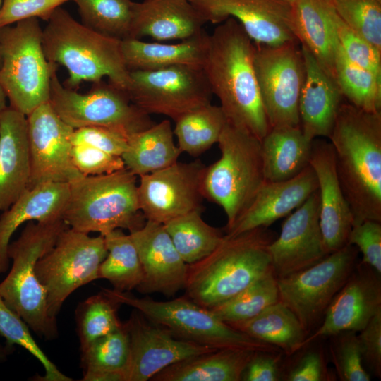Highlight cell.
<instances>
[{"instance_id":"cell-1","label":"cell","mask_w":381,"mask_h":381,"mask_svg":"<svg viewBox=\"0 0 381 381\" xmlns=\"http://www.w3.org/2000/svg\"><path fill=\"white\" fill-rule=\"evenodd\" d=\"M254 51L241 24L229 18L209 35L202 68L226 121L261 141L270 127L257 83Z\"/></svg>"},{"instance_id":"cell-2","label":"cell","mask_w":381,"mask_h":381,"mask_svg":"<svg viewBox=\"0 0 381 381\" xmlns=\"http://www.w3.org/2000/svg\"><path fill=\"white\" fill-rule=\"evenodd\" d=\"M328 138L353 226L381 222V111L342 102Z\"/></svg>"},{"instance_id":"cell-3","label":"cell","mask_w":381,"mask_h":381,"mask_svg":"<svg viewBox=\"0 0 381 381\" xmlns=\"http://www.w3.org/2000/svg\"><path fill=\"white\" fill-rule=\"evenodd\" d=\"M275 238L267 227L224 235L210 254L187 264L186 296L209 309L234 297L272 272L268 246Z\"/></svg>"},{"instance_id":"cell-4","label":"cell","mask_w":381,"mask_h":381,"mask_svg":"<svg viewBox=\"0 0 381 381\" xmlns=\"http://www.w3.org/2000/svg\"><path fill=\"white\" fill-rule=\"evenodd\" d=\"M121 41L80 23L61 7L52 13L42 36L47 61L67 69L65 87L75 90L85 81L95 83L108 77L110 83L127 91L130 71Z\"/></svg>"},{"instance_id":"cell-5","label":"cell","mask_w":381,"mask_h":381,"mask_svg":"<svg viewBox=\"0 0 381 381\" xmlns=\"http://www.w3.org/2000/svg\"><path fill=\"white\" fill-rule=\"evenodd\" d=\"M136 176L124 168L73 180L61 219L75 231L103 236L117 229H140L146 219L139 206Z\"/></svg>"},{"instance_id":"cell-6","label":"cell","mask_w":381,"mask_h":381,"mask_svg":"<svg viewBox=\"0 0 381 381\" xmlns=\"http://www.w3.org/2000/svg\"><path fill=\"white\" fill-rule=\"evenodd\" d=\"M67 227L62 219L27 222L20 236L8 246L7 255L13 262L0 283V296L6 304L46 339H56L58 329L56 319L48 313L46 292L37 277L35 265Z\"/></svg>"},{"instance_id":"cell-7","label":"cell","mask_w":381,"mask_h":381,"mask_svg":"<svg viewBox=\"0 0 381 381\" xmlns=\"http://www.w3.org/2000/svg\"><path fill=\"white\" fill-rule=\"evenodd\" d=\"M218 160L206 167L204 198L219 205L226 231L248 208L265 181L259 139L226 121L217 142Z\"/></svg>"},{"instance_id":"cell-8","label":"cell","mask_w":381,"mask_h":381,"mask_svg":"<svg viewBox=\"0 0 381 381\" xmlns=\"http://www.w3.org/2000/svg\"><path fill=\"white\" fill-rule=\"evenodd\" d=\"M37 18L0 28V85L10 107L26 116L49 101L50 83L58 65L47 61Z\"/></svg>"},{"instance_id":"cell-9","label":"cell","mask_w":381,"mask_h":381,"mask_svg":"<svg viewBox=\"0 0 381 381\" xmlns=\"http://www.w3.org/2000/svg\"><path fill=\"white\" fill-rule=\"evenodd\" d=\"M102 292L119 304L133 307L149 320L169 329L181 339L216 349H245L282 353L278 348L236 329L210 309L186 296L157 301L149 297H136L129 291L102 289Z\"/></svg>"},{"instance_id":"cell-10","label":"cell","mask_w":381,"mask_h":381,"mask_svg":"<svg viewBox=\"0 0 381 381\" xmlns=\"http://www.w3.org/2000/svg\"><path fill=\"white\" fill-rule=\"evenodd\" d=\"M56 70L51 78L49 103L73 128L103 127L128 138L155 124L149 114L131 102L126 92L109 82L95 83L89 92L81 94L64 86Z\"/></svg>"},{"instance_id":"cell-11","label":"cell","mask_w":381,"mask_h":381,"mask_svg":"<svg viewBox=\"0 0 381 381\" xmlns=\"http://www.w3.org/2000/svg\"><path fill=\"white\" fill-rule=\"evenodd\" d=\"M107 255L104 237H96L69 227L35 265L38 280L47 296L49 316L55 318L66 298L76 289L98 277Z\"/></svg>"},{"instance_id":"cell-12","label":"cell","mask_w":381,"mask_h":381,"mask_svg":"<svg viewBox=\"0 0 381 381\" xmlns=\"http://www.w3.org/2000/svg\"><path fill=\"white\" fill-rule=\"evenodd\" d=\"M358 250L347 244L315 265L277 279L279 301L297 317L309 334L356 267Z\"/></svg>"},{"instance_id":"cell-13","label":"cell","mask_w":381,"mask_h":381,"mask_svg":"<svg viewBox=\"0 0 381 381\" xmlns=\"http://www.w3.org/2000/svg\"><path fill=\"white\" fill-rule=\"evenodd\" d=\"M126 93L147 114H162L176 121L211 103L212 92L202 67L173 66L130 71Z\"/></svg>"},{"instance_id":"cell-14","label":"cell","mask_w":381,"mask_h":381,"mask_svg":"<svg viewBox=\"0 0 381 381\" xmlns=\"http://www.w3.org/2000/svg\"><path fill=\"white\" fill-rule=\"evenodd\" d=\"M253 64L270 127L300 126L298 103L305 69L297 42L255 44Z\"/></svg>"},{"instance_id":"cell-15","label":"cell","mask_w":381,"mask_h":381,"mask_svg":"<svg viewBox=\"0 0 381 381\" xmlns=\"http://www.w3.org/2000/svg\"><path fill=\"white\" fill-rule=\"evenodd\" d=\"M206 167L200 161L176 162L140 176L138 197L146 220L164 224L202 209V182Z\"/></svg>"},{"instance_id":"cell-16","label":"cell","mask_w":381,"mask_h":381,"mask_svg":"<svg viewBox=\"0 0 381 381\" xmlns=\"http://www.w3.org/2000/svg\"><path fill=\"white\" fill-rule=\"evenodd\" d=\"M26 117L30 159L28 188L47 182L69 183L82 176L71 155L74 128L56 114L49 101Z\"/></svg>"},{"instance_id":"cell-17","label":"cell","mask_w":381,"mask_h":381,"mask_svg":"<svg viewBox=\"0 0 381 381\" xmlns=\"http://www.w3.org/2000/svg\"><path fill=\"white\" fill-rule=\"evenodd\" d=\"M206 22L236 19L256 44L278 46L298 42L289 0H191Z\"/></svg>"},{"instance_id":"cell-18","label":"cell","mask_w":381,"mask_h":381,"mask_svg":"<svg viewBox=\"0 0 381 381\" xmlns=\"http://www.w3.org/2000/svg\"><path fill=\"white\" fill-rule=\"evenodd\" d=\"M124 327L130 340V361L125 381H147L165 368L215 350L176 337L135 310Z\"/></svg>"},{"instance_id":"cell-19","label":"cell","mask_w":381,"mask_h":381,"mask_svg":"<svg viewBox=\"0 0 381 381\" xmlns=\"http://www.w3.org/2000/svg\"><path fill=\"white\" fill-rule=\"evenodd\" d=\"M317 190L284 221L281 232L269 245L272 270L277 279L306 269L327 253L319 222Z\"/></svg>"},{"instance_id":"cell-20","label":"cell","mask_w":381,"mask_h":381,"mask_svg":"<svg viewBox=\"0 0 381 381\" xmlns=\"http://www.w3.org/2000/svg\"><path fill=\"white\" fill-rule=\"evenodd\" d=\"M380 275L361 262L327 307L322 323L306 337L303 348L318 339L342 332H360L381 310Z\"/></svg>"},{"instance_id":"cell-21","label":"cell","mask_w":381,"mask_h":381,"mask_svg":"<svg viewBox=\"0 0 381 381\" xmlns=\"http://www.w3.org/2000/svg\"><path fill=\"white\" fill-rule=\"evenodd\" d=\"M140 261L143 279L136 289L142 294L170 297L184 289L187 264L176 250L162 223L146 220L130 232Z\"/></svg>"},{"instance_id":"cell-22","label":"cell","mask_w":381,"mask_h":381,"mask_svg":"<svg viewBox=\"0 0 381 381\" xmlns=\"http://www.w3.org/2000/svg\"><path fill=\"white\" fill-rule=\"evenodd\" d=\"M318 181L319 222L327 254L348 244L353 215L340 185L330 142L315 139L309 162Z\"/></svg>"},{"instance_id":"cell-23","label":"cell","mask_w":381,"mask_h":381,"mask_svg":"<svg viewBox=\"0 0 381 381\" xmlns=\"http://www.w3.org/2000/svg\"><path fill=\"white\" fill-rule=\"evenodd\" d=\"M318 188L316 176L310 164L290 179L265 181L250 205L226 235L234 236L256 228H268L303 204Z\"/></svg>"},{"instance_id":"cell-24","label":"cell","mask_w":381,"mask_h":381,"mask_svg":"<svg viewBox=\"0 0 381 381\" xmlns=\"http://www.w3.org/2000/svg\"><path fill=\"white\" fill-rule=\"evenodd\" d=\"M305 77L298 111L304 135L313 141L329 138L341 104L343 95L335 80L310 51L301 45Z\"/></svg>"},{"instance_id":"cell-25","label":"cell","mask_w":381,"mask_h":381,"mask_svg":"<svg viewBox=\"0 0 381 381\" xmlns=\"http://www.w3.org/2000/svg\"><path fill=\"white\" fill-rule=\"evenodd\" d=\"M30 177L27 117L8 107L0 116V211L28 188Z\"/></svg>"},{"instance_id":"cell-26","label":"cell","mask_w":381,"mask_h":381,"mask_svg":"<svg viewBox=\"0 0 381 381\" xmlns=\"http://www.w3.org/2000/svg\"><path fill=\"white\" fill-rule=\"evenodd\" d=\"M205 23L188 0H144L135 2L129 38L183 40L200 33Z\"/></svg>"},{"instance_id":"cell-27","label":"cell","mask_w":381,"mask_h":381,"mask_svg":"<svg viewBox=\"0 0 381 381\" xmlns=\"http://www.w3.org/2000/svg\"><path fill=\"white\" fill-rule=\"evenodd\" d=\"M69 183L47 182L27 188L0 215V274L6 272L10 259L8 246L12 235L25 222H44L61 219L69 198Z\"/></svg>"},{"instance_id":"cell-28","label":"cell","mask_w":381,"mask_h":381,"mask_svg":"<svg viewBox=\"0 0 381 381\" xmlns=\"http://www.w3.org/2000/svg\"><path fill=\"white\" fill-rule=\"evenodd\" d=\"M292 8L294 32L298 42L334 78L339 42L332 0H295Z\"/></svg>"},{"instance_id":"cell-29","label":"cell","mask_w":381,"mask_h":381,"mask_svg":"<svg viewBox=\"0 0 381 381\" xmlns=\"http://www.w3.org/2000/svg\"><path fill=\"white\" fill-rule=\"evenodd\" d=\"M209 35H198L176 44L147 42L135 38L121 40V49L129 71L153 70L173 66L202 67Z\"/></svg>"},{"instance_id":"cell-30","label":"cell","mask_w":381,"mask_h":381,"mask_svg":"<svg viewBox=\"0 0 381 381\" xmlns=\"http://www.w3.org/2000/svg\"><path fill=\"white\" fill-rule=\"evenodd\" d=\"M245 349H221L172 364L152 381H239L255 353Z\"/></svg>"},{"instance_id":"cell-31","label":"cell","mask_w":381,"mask_h":381,"mask_svg":"<svg viewBox=\"0 0 381 381\" xmlns=\"http://www.w3.org/2000/svg\"><path fill=\"white\" fill-rule=\"evenodd\" d=\"M313 141L300 126L270 128L260 141L265 181H284L302 171L309 165Z\"/></svg>"},{"instance_id":"cell-32","label":"cell","mask_w":381,"mask_h":381,"mask_svg":"<svg viewBox=\"0 0 381 381\" xmlns=\"http://www.w3.org/2000/svg\"><path fill=\"white\" fill-rule=\"evenodd\" d=\"M127 140V148L121 157L125 167L138 176L172 165L182 153L174 141L168 119L131 134Z\"/></svg>"},{"instance_id":"cell-33","label":"cell","mask_w":381,"mask_h":381,"mask_svg":"<svg viewBox=\"0 0 381 381\" xmlns=\"http://www.w3.org/2000/svg\"><path fill=\"white\" fill-rule=\"evenodd\" d=\"M229 325L278 348L286 356L302 349L308 336L295 314L279 301L252 319Z\"/></svg>"},{"instance_id":"cell-34","label":"cell","mask_w":381,"mask_h":381,"mask_svg":"<svg viewBox=\"0 0 381 381\" xmlns=\"http://www.w3.org/2000/svg\"><path fill=\"white\" fill-rule=\"evenodd\" d=\"M104 237L107 255L99 265V279L108 280L116 291L136 289L143 282V273L130 234L117 229Z\"/></svg>"},{"instance_id":"cell-35","label":"cell","mask_w":381,"mask_h":381,"mask_svg":"<svg viewBox=\"0 0 381 381\" xmlns=\"http://www.w3.org/2000/svg\"><path fill=\"white\" fill-rule=\"evenodd\" d=\"M176 250L186 264L210 254L222 242L220 230L206 223L197 209L163 224Z\"/></svg>"},{"instance_id":"cell-36","label":"cell","mask_w":381,"mask_h":381,"mask_svg":"<svg viewBox=\"0 0 381 381\" xmlns=\"http://www.w3.org/2000/svg\"><path fill=\"white\" fill-rule=\"evenodd\" d=\"M226 123L220 106L210 103L189 111L175 121L177 146L181 152L198 157L217 143Z\"/></svg>"},{"instance_id":"cell-37","label":"cell","mask_w":381,"mask_h":381,"mask_svg":"<svg viewBox=\"0 0 381 381\" xmlns=\"http://www.w3.org/2000/svg\"><path fill=\"white\" fill-rule=\"evenodd\" d=\"M334 79L349 103L366 111H381V78L349 60L339 45Z\"/></svg>"},{"instance_id":"cell-38","label":"cell","mask_w":381,"mask_h":381,"mask_svg":"<svg viewBox=\"0 0 381 381\" xmlns=\"http://www.w3.org/2000/svg\"><path fill=\"white\" fill-rule=\"evenodd\" d=\"M279 301L277 278L270 272L234 297L210 309L222 321L232 325L253 318Z\"/></svg>"},{"instance_id":"cell-39","label":"cell","mask_w":381,"mask_h":381,"mask_svg":"<svg viewBox=\"0 0 381 381\" xmlns=\"http://www.w3.org/2000/svg\"><path fill=\"white\" fill-rule=\"evenodd\" d=\"M83 24L100 33L129 38L135 2L131 0H73Z\"/></svg>"},{"instance_id":"cell-40","label":"cell","mask_w":381,"mask_h":381,"mask_svg":"<svg viewBox=\"0 0 381 381\" xmlns=\"http://www.w3.org/2000/svg\"><path fill=\"white\" fill-rule=\"evenodd\" d=\"M120 305L102 291L80 303L75 311L80 350L97 339L123 327L117 315Z\"/></svg>"},{"instance_id":"cell-41","label":"cell","mask_w":381,"mask_h":381,"mask_svg":"<svg viewBox=\"0 0 381 381\" xmlns=\"http://www.w3.org/2000/svg\"><path fill=\"white\" fill-rule=\"evenodd\" d=\"M80 351L84 373L121 372L125 377L130 361V340L124 324Z\"/></svg>"},{"instance_id":"cell-42","label":"cell","mask_w":381,"mask_h":381,"mask_svg":"<svg viewBox=\"0 0 381 381\" xmlns=\"http://www.w3.org/2000/svg\"><path fill=\"white\" fill-rule=\"evenodd\" d=\"M29 329L28 325L6 304L0 296V334L6 339L7 345L11 346L16 344L22 346L40 362L45 370V375L40 380H72L48 358L34 340Z\"/></svg>"},{"instance_id":"cell-43","label":"cell","mask_w":381,"mask_h":381,"mask_svg":"<svg viewBox=\"0 0 381 381\" xmlns=\"http://www.w3.org/2000/svg\"><path fill=\"white\" fill-rule=\"evenodd\" d=\"M339 16L381 52V0H332Z\"/></svg>"},{"instance_id":"cell-44","label":"cell","mask_w":381,"mask_h":381,"mask_svg":"<svg viewBox=\"0 0 381 381\" xmlns=\"http://www.w3.org/2000/svg\"><path fill=\"white\" fill-rule=\"evenodd\" d=\"M329 353L337 375L341 381H370L365 369L360 344L355 332L331 336Z\"/></svg>"},{"instance_id":"cell-45","label":"cell","mask_w":381,"mask_h":381,"mask_svg":"<svg viewBox=\"0 0 381 381\" xmlns=\"http://www.w3.org/2000/svg\"><path fill=\"white\" fill-rule=\"evenodd\" d=\"M334 24L339 45L347 59L381 78V52L347 26L336 11Z\"/></svg>"},{"instance_id":"cell-46","label":"cell","mask_w":381,"mask_h":381,"mask_svg":"<svg viewBox=\"0 0 381 381\" xmlns=\"http://www.w3.org/2000/svg\"><path fill=\"white\" fill-rule=\"evenodd\" d=\"M72 162L83 176H98L123 169L124 162L121 156L85 145H73Z\"/></svg>"},{"instance_id":"cell-47","label":"cell","mask_w":381,"mask_h":381,"mask_svg":"<svg viewBox=\"0 0 381 381\" xmlns=\"http://www.w3.org/2000/svg\"><path fill=\"white\" fill-rule=\"evenodd\" d=\"M69 1L71 0H2L0 28L32 18L48 21L56 8Z\"/></svg>"},{"instance_id":"cell-48","label":"cell","mask_w":381,"mask_h":381,"mask_svg":"<svg viewBox=\"0 0 381 381\" xmlns=\"http://www.w3.org/2000/svg\"><path fill=\"white\" fill-rule=\"evenodd\" d=\"M348 244L354 246L363 254L362 263L381 273V222L365 220L353 225Z\"/></svg>"},{"instance_id":"cell-49","label":"cell","mask_w":381,"mask_h":381,"mask_svg":"<svg viewBox=\"0 0 381 381\" xmlns=\"http://www.w3.org/2000/svg\"><path fill=\"white\" fill-rule=\"evenodd\" d=\"M71 140L73 145H88L121 157L128 145V138L123 135L98 126L74 129Z\"/></svg>"},{"instance_id":"cell-50","label":"cell","mask_w":381,"mask_h":381,"mask_svg":"<svg viewBox=\"0 0 381 381\" xmlns=\"http://www.w3.org/2000/svg\"><path fill=\"white\" fill-rule=\"evenodd\" d=\"M357 334L364 365L381 377V310Z\"/></svg>"},{"instance_id":"cell-51","label":"cell","mask_w":381,"mask_h":381,"mask_svg":"<svg viewBox=\"0 0 381 381\" xmlns=\"http://www.w3.org/2000/svg\"><path fill=\"white\" fill-rule=\"evenodd\" d=\"M285 380L288 381L331 380L322 350L314 349L306 351L289 370Z\"/></svg>"},{"instance_id":"cell-52","label":"cell","mask_w":381,"mask_h":381,"mask_svg":"<svg viewBox=\"0 0 381 381\" xmlns=\"http://www.w3.org/2000/svg\"><path fill=\"white\" fill-rule=\"evenodd\" d=\"M280 353L256 351L246 367L242 380L278 381L281 380Z\"/></svg>"},{"instance_id":"cell-53","label":"cell","mask_w":381,"mask_h":381,"mask_svg":"<svg viewBox=\"0 0 381 381\" xmlns=\"http://www.w3.org/2000/svg\"><path fill=\"white\" fill-rule=\"evenodd\" d=\"M83 381H125L124 374L121 372L83 373Z\"/></svg>"},{"instance_id":"cell-54","label":"cell","mask_w":381,"mask_h":381,"mask_svg":"<svg viewBox=\"0 0 381 381\" xmlns=\"http://www.w3.org/2000/svg\"><path fill=\"white\" fill-rule=\"evenodd\" d=\"M6 95L4 90V89L0 85V116L2 114V112L5 110V109L7 107L6 105Z\"/></svg>"},{"instance_id":"cell-55","label":"cell","mask_w":381,"mask_h":381,"mask_svg":"<svg viewBox=\"0 0 381 381\" xmlns=\"http://www.w3.org/2000/svg\"><path fill=\"white\" fill-rule=\"evenodd\" d=\"M8 349H6L1 346L0 344V362H3L6 360V356L8 354Z\"/></svg>"},{"instance_id":"cell-56","label":"cell","mask_w":381,"mask_h":381,"mask_svg":"<svg viewBox=\"0 0 381 381\" xmlns=\"http://www.w3.org/2000/svg\"><path fill=\"white\" fill-rule=\"evenodd\" d=\"M1 4H2V0H0V10H1ZM0 64H1V59H0Z\"/></svg>"},{"instance_id":"cell-57","label":"cell","mask_w":381,"mask_h":381,"mask_svg":"<svg viewBox=\"0 0 381 381\" xmlns=\"http://www.w3.org/2000/svg\"><path fill=\"white\" fill-rule=\"evenodd\" d=\"M289 1H291V2H293V1H294L295 0H289Z\"/></svg>"},{"instance_id":"cell-58","label":"cell","mask_w":381,"mask_h":381,"mask_svg":"<svg viewBox=\"0 0 381 381\" xmlns=\"http://www.w3.org/2000/svg\"><path fill=\"white\" fill-rule=\"evenodd\" d=\"M188 1L190 2L191 0H188Z\"/></svg>"}]
</instances>
